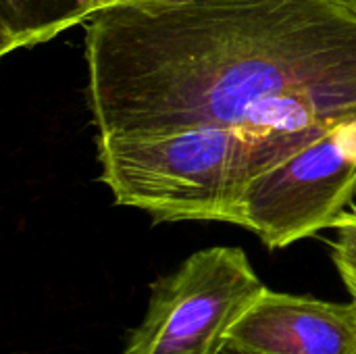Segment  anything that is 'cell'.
I'll return each mask as SVG.
<instances>
[{
  "instance_id": "cell-1",
  "label": "cell",
  "mask_w": 356,
  "mask_h": 354,
  "mask_svg": "<svg viewBox=\"0 0 356 354\" xmlns=\"http://www.w3.org/2000/svg\"><path fill=\"white\" fill-rule=\"evenodd\" d=\"M83 25L96 140L356 115V0L138 2Z\"/></svg>"
},
{
  "instance_id": "cell-2",
  "label": "cell",
  "mask_w": 356,
  "mask_h": 354,
  "mask_svg": "<svg viewBox=\"0 0 356 354\" xmlns=\"http://www.w3.org/2000/svg\"><path fill=\"white\" fill-rule=\"evenodd\" d=\"M325 131L204 125L104 138L96 140L100 182L115 204L144 211L154 223L240 225L248 184Z\"/></svg>"
},
{
  "instance_id": "cell-3",
  "label": "cell",
  "mask_w": 356,
  "mask_h": 354,
  "mask_svg": "<svg viewBox=\"0 0 356 354\" xmlns=\"http://www.w3.org/2000/svg\"><path fill=\"white\" fill-rule=\"evenodd\" d=\"M265 288L242 248L198 250L150 286L121 354H223L227 330Z\"/></svg>"
},
{
  "instance_id": "cell-4",
  "label": "cell",
  "mask_w": 356,
  "mask_h": 354,
  "mask_svg": "<svg viewBox=\"0 0 356 354\" xmlns=\"http://www.w3.org/2000/svg\"><path fill=\"white\" fill-rule=\"evenodd\" d=\"M355 194L356 115H350L248 184L240 227L269 250L288 248L332 227Z\"/></svg>"
},
{
  "instance_id": "cell-5",
  "label": "cell",
  "mask_w": 356,
  "mask_h": 354,
  "mask_svg": "<svg viewBox=\"0 0 356 354\" xmlns=\"http://www.w3.org/2000/svg\"><path fill=\"white\" fill-rule=\"evenodd\" d=\"M223 354H356V303L265 288L227 330Z\"/></svg>"
},
{
  "instance_id": "cell-6",
  "label": "cell",
  "mask_w": 356,
  "mask_h": 354,
  "mask_svg": "<svg viewBox=\"0 0 356 354\" xmlns=\"http://www.w3.org/2000/svg\"><path fill=\"white\" fill-rule=\"evenodd\" d=\"M92 15L94 0H0V56L50 42Z\"/></svg>"
},
{
  "instance_id": "cell-7",
  "label": "cell",
  "mask_w": 356,
  "mask_h": 354,
  "mask_svg": "<svg viewBox=\"0 0 356 354\" xmlns=\"http://www.w3.org/2000/svg\"><path fill=\"white\" fill-rule=\"evenodd\" d=\"M332 230H336L332 259L348 294L356 303V209L344 211L334 221Z\"/></svg>"
},
{
  "instance_id": "cell-8",
  "label": "cell",
  "mask_w": 356,
  "mask_h": 354,
  "mask_svg": "<svg viewBox=\"0 0 356 354\" xmlns=\"http://www.w3.org/2000/svg\"><path fill=\"white\" fill-rule=\"evenodd\" d=\"M138 2H169V0H94V15L98 10H104L108 6H119V4H138ZM92 15V17H94Z\"/></svg>"
}]
</instances>
